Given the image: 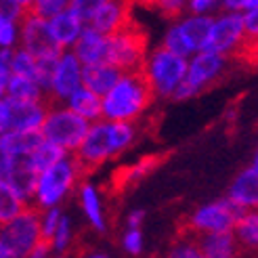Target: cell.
Instances as JSON below:
<instances>
[{"label":"cell","instance_id":"obj_51","mask_svg":"<svg viewBox=\"0 0 258 258\" xmlns=\"http://www.w3.org/2000/svg\"><path fill=\"white\" fill-rule=\"evenodd\" d=\"M256 5H258V0H252V7H256ZM252 7H250V9H252Z\"/></svg>","mask_w":258,"mask_h":258},{"label":"cell","instance_id":"obj_1","mask_svg":"<svg viewBox=\"0 0 258 258\" xmlns=\"http://www.w3.org/2000/svg\"><path fill=\"white\" fill-rule=\"evenodd\" d=\"M135 141H137L135 122L101 118L97 122H90L82 143L74 151V156L80 162L84 172H88L113 158L122 156L128 147L135 145Z\"/></svg>","mask_w":258,"mask_h":258},{"label":"cell","instance_id":"obj_25","mask_svg":"<svg viewBox=\"0 0 258 258\" xmlns=\"http://www.w3.org/2000/svg\"><path fill=\"white\" fill-rule=\"evenodd\" d=\"M5 97L11 99V101H48L46 93L42 90L40 84H38L34 78L19 76V74L9 76Z\"/></svg>","mask_w":258,"mask_h":258},{"label":"cell","instance_id":"obj_45","mask_svg":"<svg viewBox=\"0 0 258 258\" xmlns=\"http://www.w3.org/2000/svg\"><path fill=\"white\" fill-rule=\"evenodd\" d=\"M145 221V210L143 208H135L126 214V227H141Z\"/></svg>","mask_w":258,"mask_h":258},{"label":"cell","instance_id":"obj_23","mask_svg":"<svg viewBox=\"0 0 258 258\" xmlns=\"http://www.w3.org/2000/svg\"><path fill=\"white\" fill-rule=\"evenodd\" d=\"M231 233H233L241 252H256L258 250V208L241 210Z\"/></svg>","mask_w":258,"mask_h":258},{"label":"cell","instance_id":"obj_46","mask_svg":"<svg viewBox=\"0 0 258 258\" xmlns=\"http://www.w3.org/2000/svg\"><path fill=\"white\" fill-rule=\"evenodd\" d=\"M9 76H11V72H9L5 66H0V99H3V97H5V93H7Z\"/></svg>","mask_w":258,"mask_h":258},{"label":"cell","instance_id":"obj_41","mask_svg":"<svg viewBox=\"0 0 258 258\" xmlns=\"http://www.w3.org/2000/svg\"><path fill=\"white\" fill-rule=\"evenodd\" d=\"M53 248H50V243L46 239H40L34 243V248L25 254V258H53Z\"/></svg>","mask_w":258,"mask_h":258},{"label":"cell","instance_id":"obj_33","mask_svg":"<svg viewBox=\"0 0 258 258\" xmlns=\"http://www.w3.org/2000/svg\"><path fill=\"white\" fill-rule=\"evenodd\" d=\"M19 21L7 15H0V48L19 46Z\"/></svg>","mask_w":258,"mask_h":258},{"label":"cell","instance_id":"obj_22","mask_svg":"<svg viewBox=\"0 0 258 258\" xmlns=\"http://www.w3.org/2000/svg\"><path fill=\"white\" fill-rule=\"evenodd\" d=\"M120 70L113 68L111 63H88V66H82V86L95 90L97 95H105L107 90L115 84V80L120 78Z\"/></svg>","mask_w":258,"mask_h":258},{"label":"cell","instance_id":"obj_10","mask_svg":"<svg viewBox=\"0 0 258 258\" xmlns=\"http://www.w3.org/2000/svg\"><path fill=\"white\" fill-rule=\"evenodd\" d=\"M243 40H246L243 15L235 11H223L218 15H212L202 50H212L223 57L237 59L243 48Z\"/></svg>","mask_w":258,"mask_h":258},{"label":"cell","instance_id":"obj_44","mask_svg":"<svg viewBox=\"0 0 258 258\" xmlns=\"http://www.w3.org/2000/svg\"><path fill=\"white\" fill-rule=\"evenodd\" d=\"M15 158H11V156H7L5 151H0V180H7L9 178V174H11V170H13V166H15Z\"/></svg>","mask_w":258,"mask_h":258},{"label":"cell","instance_id":"obj_28","mask_svg":"<svg viewBox=\"0 0 258 258\" xmlns=\"http://www.w3.org/2000/svg\"><path fill=\"white\" fill-rule=\"evenodd\" d=\"M241 15H243V32H246V40H243V48H241L239 57L256 61L258 59V5L248 9V11H243Z\"/></svg>","mask_w":258,"mask_h":258},{"label":"cell","instance_id":"obj_48","mask_svg":"<svg viewBox=\"0 0 258 258\" xmlns=\"http://www.w3.org/2000/svg\"><path fill=\"white\" fill-rule=\"evenodd\" d=\"M15 3H17L23 11H28V9H30V5H32V0H15Z\"/></svg>","mask_w":258,"mask_h":258},{"label":"cell","instance_id":"obj_5","mask_svg":"<svg viewBox=\"0 0 258 258\" xmlns=\"http://www.w3.org/2000/svg\"><path fill=\"white\" fill-rule=\"evenodd\" d=\"M233 59L223 57L212 50H198L187 59V74L174 93V101H187L202 95L212 84H216L229 70Z\"/></svg>","mask_w":258,"mask_h":258},{"label":"cell","instance_id":"obj_38","mask_svg":"<svg viewBox=\"0 0 258 258\" xmlns=\"http://www.w3.org/2000/svg\"><path fill=\"white\" fill-rule=\"evenodd\" d=\"M156 156H149V158H143L141 162H137V164H133L131 168H126L124 170V174H122V178H124V183H137V180H141L143 176H147L153 168H156V164H158V160H153Z\"/></svg>","mask_w":258,"mask_h":258},{"label":"cell","instance_id":"obj_40","mask_svg":"<svg viewBox=\"0 0 258 258\" xmlns=\"http://www.w3.org/2000/svg\"><path fill=\"white\" fill-rule=\"evenodd\" d=\"M221 7V0H189L187 13H200V15H212V11Z\"/></svg>","mask_w":258,"mask_h":258},{"label":"cell","instance_id":"obj_6","mask_svg":"<svg viewBox=\"0 0 258 258\" xmlns=\"http://www.w3.org/2000/svg\"><path fill=\"white\" fill-rule=\"evenodd\" d=\"M88 126L90 122L80 118L76 111H72L66 103H48L40 133H42V139L59 145L68 153H74L80 147Z\"/></svg>","mask_w":258,"mask_h":258},{"label":"cell","instance_id":"obj_18","mask_svg":"<svg viewBox=\"0 0 258 258\" xmlns=\"http://www.w3.org/2000/svg\"><path fill=\"white\" fill-rule=\"evenodd\" d=\"M86 28V23L76 15V13L68 7L66 11L57 13L55 17L48 19V30H50V36H53V40L63 48L68 50L76 44V40L80 38L82 30Z\"/></svg>","mask_w":258,"mask_h":258},{"label":"cell","instance_id":"obj_47","mask_svg":"<svg viewBox=\"0 0 258 258\" xmlns=\"http://www.w3.org/2000/svg\"><path fill=\"white\" fill-rule=\"evenodd\" d=\"M250 166L258 170V139H256V147H254V153H252V162H250Z\"/></svg>","mask_w":258,"mask_h":258},{"label":"cell","instance_id":"obj_34","mask_svg":"<svg viewBox=\"0 0 258 258\" xmlns=\"http://www.w3.org/2000/svg\"><path fill=\"white\" fill-rule=\"evenodd\" d=\"M166 258H204L198 241H196V235H187L183 239H178L174 246L168 250V256Z\"/></svg>","mask_w":258,"mask_h":258},{"label":"cell","instance_id":"obj_26","mask_svg":"<svg viewBox=\"0 0 258 258\" xmlns=\"http://www.w3.org/2000/svg\"><path fill=\"white\" fill-rule=\"evenodd\" d=\"M36 178H38V172L28 164V160H17L13 170L7 178V183L15 189L19 196L32 206V198H34V187H36Z\"/></svg>","mask_w":258,"mask_h":258},{"label":"cell","instance_id":"obj_17","mask_svg":"<svg viewBox=\"0 0 258 258\" xmlns=\"http://www.w3.org/2000/svg\"><path fill=\"white\" fill-rule=\"evenodd\" d=\"M7 101L11 109V128L40 131L42 120L48 109V101H11V99Z\"/></svg>","mask_w":258,"mask_h":258},{"label":"cell","instance_id":"obj_15","mask_svg":"<svg viewBox=\"0 0 258 258\" xmlns=\"http://www.w3.org/2000/svg\"><path fill=\"white\" fill-rule=\"evenodd\" d=\"M227 198L241 210L258 208V170L252 166L239 170L227 189Z\"/></svg>","mask_w":258,"mask_h":258},{"label":"cell","instance_id":"obj_30","mask_svg":"<svg viewBox=\"0 0 258 258\" xmlns=\"http://www.w3.org/2000/svg\"><path fill=\"white\" fill-rule=\"evenodd\" d=\"M46 241L50 243V248H53L55 254L68 252V248L74 243V227H72V218L68 214L61 216L57 229L53 231V235H50V239H46Z\"/></svg>","mask_w":258,"mask_h":258},{"label":"cell","instance_id":"obj_27","mask_svg":"<svg viewBox=\"0 0 258 258\" xmlns=\"http://www.w3.org/2000/svg\"><path fill=\"white\" fill-rule=\"evenodd\" d=\"M28 206L30 204L25 202L7 180H0V225L9 223L11 218H15L19 212L28 208Z\"/></svg>","mask_w":258,"mask_h":258},{"label":"cell","instance_id":"obj_49","mask_svg":"<svg viewBox=\"0 0 258 258\" xmlns=\"http://www.w3.org/2000/svg\"><path fill=\"white\" fill-rule=\"evenodd\" d=\"M84 258H109L107 254H101V252H90V254H86Z\"/></svg>","mask_w":258,"mask_h":258},{"label":"cell","instance_id":"obj_4","mask_svg":"<svg viewBox=\"0 0 258 258\" xmlns=\"http://www.w3.org/2000/svg\"><path fill=\"white\" fill-rule=\"evenodd\" d=\"M141 72L145 74L156 99H172L187 74V57L176 55L160 44L147 53Z\"/></svg>","mask_w":258,"mask_h":258},{"label":"cell","instance_id":"obj_21","mask_svg":"<svg viewBox=\"0 0 258 258\" xmlns=\"http://www.w3.org/2000/svg\"><path fill=\"white\" fill-rule=\"evenodd\" d=\"M196 241L204 258H237V254L241 252L231 231L202 233V235H196Z\"/></svg>","mask_w":258,"mask_h":258},{"label":"cell","instance_id":"obj_42","mask_svg":"<svg viewBox=\"0 0 258 258\" xmlns=\"http://www.w3.org/2000/svg\"><path fill=\"white\" fill-rule=\"evenodd\" d=\"M252 7V0H221V9L223 11H235L243 13Z\"/></svg>","mask_w":258,"mask_h":258},{"label":"cell","instance_id":"obj_29","mask_svg":"<svg viewBox=\"0 0 258 258\" xmlns=\"http://www.w3.org/2000/svg\"><path fill=\"white\" fill-rule=\"evenodd\" d=\"M66 156H68V151H66V149H61L59 145H55V143H50V141L42 139V141H40V145H38L25 160H28V164L32 166L36 172H40V170L46 168V166L55 164L57 160L66 158Z\"/></svg>","mask_w":258,"mask_h":258},{"label":"cell","instance_id":"obj_19","mask_svg":"<svg viewBox=\"0 0 258 258\" xmlns=\"http://www.w3.org/2000/svg\"><path fill=\"white\" fill-rule=\"evenodd\" d=\"M42 133L40 131H19V128H9L0 135V151H5L7 156L23 160L40 145Z\"/></svg>","mask_w":258,"mask_h":258},{"label":"cell","instance_id":"obj_9","mask_svg":"<svg viewBox=\"0 0 258 258\" xmlns=\"http://www.w3.org/2000/svg\"><path fill=\"white\" fill-rule=\"evenodd\" d=\"M210 21L212 15H200V13H185L183 17L172 19L162 38V46L189 59L193 53L204 48Z\"/></svg>","mask_w":258,"mask_h":258},{"label":"cell","instance_id":"obj_50","mask_svg":"<svg viewBox=\"0 0 258 258\" xmlns=\"http://www.w3.org/2000/svg\"><path fill=\"white\" fill-rule=\"evenodd\" d=\"M53 258H68L66 254H53Z\"/></svg>","mask_w":258,"mask_h":258},{"label":"cell","instance_id":"obj_35","mask_svg":"<svg viewBox=\"0 0 258 258\" xmlns=\"http://www.w3.org/2000/svg\"><path fill=\"white\" fill-rule=\"evenodd\" d=\"M68 7H70V0H32L28 13H34V15H38V17L50 19V17H55L57 13L66 11Z\"/></svg>","mask_w":258,"mask_h":258},{"label":"cell","instance_id":"obj_16","mask_svg":"<svg viewBox=\"0 0 258 258\" xmlns=\"http://www.w3.org/2000/svg\"><path fill=\"white\" fill-rule=\"evenodd\" d=\"M76 191H78L80 208H82V214L86 218V223L90 225V229H95L97 233H105V229H107L105 204H103L99 187L88 183V180H84V183L78 185Z\"/></svg>","mask_w":258,"mask_h":258},{"label":"cell","instance_id":"obj_36","mask_svg":"<svg viewBox=\"0 0 258 258\" xmlns=\"http://www.w3.org/2000/svg\"><path fill=\"white\" fill-rule=\"evenodd\" d=\"M63 214L66 212L61 210V206H53V208L40 210V235H42V239H50V235H53V231L57 229Z\"/></svg>","mask_w":258,"mask_h":258},{"label":"cell","instance_id":"obj_14","mask_svg":"<svg viewBox=\"0 0 258 258\" xmlns=\"http://www.w3.org/2000/svg\"><path fill=\"white\" fill-rule=\"evenodd\" d=\"M133 7L135 0H107L88 21V25L101 34H113L133 21Z\"/></svg>","mask_w":258,"mask_h":258},{"label":"cell","instance_id":"obj_43","mask_svg":"<svg viewBox=\"0 0 258 258\" xmlns=\"http://www.w3.org/2000/svg\"><path fill=\"white\" fill-rule=\"evenodd\" d=\"M11 128V109H9V101L3 97L0 99V135Z\"/></svg>","mask_w":258,"mask_h":258},{"label":"cell","instance_id":"obj_2","mask_svg":"<svg viewBox=\"0 0 258 258\" xmlns=\"http://www.w3.org/2000/svg\"><path fill=\"white\" fill-rule=\"evenodd\" d=\"M156 95L141 70L122 72L115 84L101 97V113L105 120L137 122L153 105Z\"/></svg>","mask_w":258,"mask_h":258},{"label":"cell","instance_id":"obj_32","mask_svg":"<svg viewBox=\"0 0 258 258\" xmlns=\"http://www.w3.org/2000/svg\"><path fill=\"white\" fill-rule=\"evenodd\" d=\"M187 3L189 0H141V5H145L149 9H156L166 19L183 17L187 13Z\"/></svg>","mask_w":258,"mask_h":258},{"label":"cell","instance_id":"obj_3","mask_svg":"<svg viewBox=\"0 0 258 258\" xmlns=\"http://www.w3.org/2000/svg\"><path fill=\"white\" fill-rule=\"evenodd\" d=\"M82 174H86V172L80 166V162L76 160L74 153H68L66 158L46 166L44 170L38 172L32 206L38 210L61 206L78 189Z\"/></svg>","mask_w":258,"mask_h":258},{"label":"cell","instance_id":"obj_12","mask_svg":"<svg viewBox=\"0 0 258 258\" xmlns=\"http://www.w3.org/2000/svg\"><path fill=\"white\" fill-rule=\"evenodd\" d=\"M80 86H82V61L76 57L72 48L61 50L46 90L48 103H66L68 97Z\"/></svg>","mask_w":258,"mask_h":258},{"label":"cell","instance_id":"obj_24","mask_svg":"<svg viewBox=\"0 0 258 258\" xmlns=\"http://www.w3.org/2000/svg\"><path fill=\"white\" fill-rule=\"evenodd\" d=\"M66 105L76 111L80 115V118L88 120V122H97L103 118L101 113V95H97L95 90H90L86 86H80L78 90H74V93L68 97Z\"/></svg>","mask_w":258,"mask_h":258},{"label":"cell","instance_id":"obj_13","mask_svg":"<svg viewBox=\"0 0 258 258\" xmlns=\"http://www.w3.org/2000/svg\"><path fill=\"white\" fill-rule=\"evenodd\" d=\"M19 46L30 50L34 57H55L63 50L50 36L48 19L28 11L23 13L19 21Z\"/></svg>","mask_w":258,"mask_h":258},{"label":"cell","instance_id":"obj_8","mask_svg":"<svg viewBox=\"0 0 258 258\" xmlns=\"http://www.w3.org/2000/svg\"><path fill=\"white\" fill-rule=\"evenodd\" d=\"M147 34L139 28V23L133 19L122 30L107 34V53L105 63H111L120 72H133L143 68L147 57Z\"/></svg>","mask_w":258,"mask_h":258},{"label":"cell","instance_id":"obj_37","mask_svg":"<svg viewBox=\"0 0 258 258\" xmlns=\"http://www.w3.org/2000/svg\"><path fill=\"white\" fill-rule=\"evenodd\" d=\"M122 248L128 256L143 254V231H141V227H126L122 235Z\"/></svg>","mask_w":258,"mask_h":258},{"label":"cell","instance_id":"obj_52","mask_svg":"<svg viewBox=\"0 0 258 258\" xmlns=\"http://www.w3.org/2000/svg\"><path fill=\"white\" fill-rule=\"evenodd\" d=\"M135 3H141V0H135Z\"/></svg>","mask_w":258,"mask_h":258},{"label":"cell","instance_id":"obj_7","mask_svg":"<svg viewBox=\"0 0 258 258\" xmlns=\"http://www.w3.org/2000/svg\"><path fill=\"white\" fill-rule=\"evenodd\" d=\"M40 239V210L28 206L9 223L0 225V258H25Z\"/></svg>","mask_w":258,"mask_h":258},{"label":"cell","instance_id":"obj_31","mask_svg":"<svg viewBox=\"0 0 258 258\" xmlns=\"http://www.w3.org/2000/svg\"><path fill=\"white\" fill-rule=\"evenodd\" d=\"M36 57L25 50L23 46H15L13 48V57H11V74H19V76H28V78L36 80Z\"/></svg>","mask_w":258,"mask_h":258},{"label":"cell","instance_id":"obj_39","mask_svg":"<svg viewBox=\"0 0 258 258\" xmlns=\"http://www.w3.org/2000/svg\"><path fill=\"white\" fill-rule=\"evenodd\" d=\"M105 3L107 0H70V9L88 25V21L95 17V13Z\"/></svg>","mask_w":258,"mask_h":258},{"label":"cell","instance_id":"obj_11","mask_svg":"<svg viewBox=\"0 0 258 258\" xmlns=\"http://www.w3.org/2000/svg\"><path fill=\"white\" fill-rule=\"evenodd\" d=\"M241 208L231 202L227 196L208 204H202L187 218V231L191 235L202 233H218V231H231L237 221Z\"/></svg>","mask_w":258,"mask_h":258},{"label":"cell","instance_id":"obj_20","mask_svg":"<svg viewBox=\"0 0 258 258\" xmlns=\"http://www.w3.org/2000/svg\"><path fill=\"white\" fill-rule=\"evenodd\" d=\"M72 50L82 61V66L88 63H101L105 61V53H107V34H101L97 30H93L90 25L82 30L80 38L76 40V44L72 46Z\"/></svg>","mask_w":258,"mask_h":258}]
</instances>
